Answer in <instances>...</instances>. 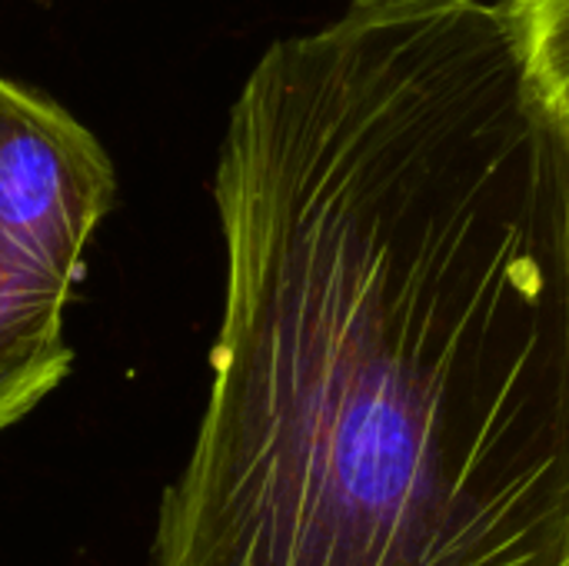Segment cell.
<instances>
[{"mask_svg": "<svg viewBox=\"0 0 569 566\" xmlns=\"http://www.w3.org/2000/svg\"><path fill=\"white\" fill-rule=\"evenodd\" d=\"M73 354L67 344L20 340L0 347V437L30 417L70 374Z\"/></svg>", "mask_w": 569, "mask_h": 566, "instance_id": "277c9868", "label": "cell"}, {"mask_svg": "<svg viewBox=\"0 0 569 566\" xmlns=\"http://www.w3.org/2000/svg\"><path fill=\"white\" fill-rule=\"evenodd\" d=\"M530 77L569 133V0H507Z\"/></svg>", "mask_w": 569, "mask_h": 566, "instance_id": "3957f363", "label": "cell"}, {"mask_svg": "<svg viewBox=\"0 0 569 566\" xmlns=\"http://www.w3.org/2000/svg\"><path fill=\"white\" fill-rule=\"evenodd\" d=\"M113 197L103 143L50 97L0 77V334L63 327Z\"/></svg>", "mask_w": 569, "mask_h": 566, "instance_id": "7a4b0ae2", "label": "cell"}, {"mask_svg": "<svg viewBox=\"0 0 569 566\" xmlns=\"http://www.w3.org/2000/svg\"><path fill=\"white\" fill-rule=\"evenodd\" d=\"M210 190V387L147 566H569V133L507 3L273 40Z\"/></svg>", "mask_w": 569, "mask_h": 566, "instance_id": "6da1fadb", "label": "cell"}]
</instances>
